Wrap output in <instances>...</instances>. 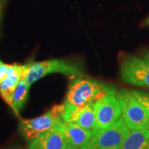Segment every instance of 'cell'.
Here are the masks:
<instances>
[{
	"mask_svg": "<svg viewBox=\"0 0 149 149\" xmlns=\"http://www.w3.org/2000/svg\"><path fill=\"white\" fill-rule=\"evenodd\" d=\"M17 83L13 80L6 77L0 83V95L3 98L6 103L11 107L13 100L15 91Z\"/></svg>",
	"mask_w": 149,
	"mask_h": 149,
	"instance_id": "obj_13",
	"label": "cell"
},
{
	"mask_svg": "<svg viewBox=\"0 0 149 149\" xmlns=\"http://www.w3.org/2000/svg\"><path fill=\"white\" fill-rule=\"evenodd\" d=\"M10 149H21V148H16V147H14V148H10Z\"/></svg>",
	"mask_w": 149,
	"mask_h": 149,
	"instance_id": "obj_20",
	"label": "cell"
},
{
	"mask_svg": "<svg viewBox=\"0 0 149 149\" xmlns=\"http://www.w3.org/2000/svg\"><path fill=\"white\" fill-rule=\"evenodd\" d=\"M80 77H72L67 89L64 103L73 107H83L103 97L115 95L116 89L97 80Z\"/></svg>",
	"mask_w": 149,
	"mask_h": 149,
	"instance_id": "obj_1",
	"label": "cell"
},
{
	"mask_svg": "<svg viewBox=\"0 0 149 149\" xmlns=\"http://www.w3.org/2000/svg\"><path fill=\"white\" fill-rule=\"evenodd\" d=\"M7 68H8V64H5L2 61L0 63V83L6 77Z\"/></svg>",
	"mask_w": 149,
	"mask_h": 149,
	"instance_id": "obj_16",
	"label": "cell"
},
{
	"mask_svg": "<svg viewBox=\"0 0 149 149\" xmlns=\"http://www.w3.org/2000/svg\"><path fill=\"white\" fill-rule=\"evenodd\" d=\"M146 23L148 24H149V17H148V19H147V21H146Z\"/></svg>",
	"mask_w": 149,
	"mask_h": 149,
	"instance_id": "obj_21",
	"label": "cell"
},
{
	"mask_svg": "<svg viewBox=\"0 0 149 149\" xmlns=\"http://www.w3.org/2000/svg\"><path fill=\"white\" fill-rule=\"evenodd\" d=\"M30 87L31 86L28 84L25 79H22L17 85L11 106V109L17 116L19 115L20 111L26 103Z\"/></svg>",
	"mask_w": 149,
	"mask_h": 149,
	"instance_id": "obj_12",
	"label": "cell"
},
{
	"mask_svg": "<svg viewBox=\"0 0 149 149\" xmlns=\"http://www.w3.org/2000/svg\"><path fill=\"white\" fill-rule=\"evenodd\" d=\"M128 131L121 117L109 127L92 130L91 138L80 149H121Z\"/></svg>",
	"mask_w": 149,
	"mask_h": 149,
	"instance_id": "obj_5",
	"label": "cell"
},
{
	"mask_svg": "<svg viewBox=\"0 0 149 149\" xmlns=\"http://www.w3.org/2000/svg\"><path fill=\"white\" fill-rule=\"evenodd\" d=\"M64 110V103L56 104L40 116L33 119H21L19 123V130L24 138L30 142L62 122Z\"/></svg>",
	"mask_w": 149,
	"mask_h": 149,
	"instance_id": "obj_4",
	"label": "cell"
},
{
	"mask_svg": "<svg viewBox=\"0 0 149 149\" xmlns=\"http://www.w3.org/2000/svg\"><path fill=\"white\" fill-rule=\"evenodd\" d=\"M141 58L144 59V60L146 61L147 64H149V51L147 52V53H146L145 54H144Z\"/></svg>",
	"mask_w": 149,
	"mask_h": 149,
	"instance_id": "obj_18",
	"label": "cell"
},
{
	"mask_svg": "<svg viewBox=\"0 0 149 149\" xmlns=\"http://www.w3.org/2000/svg\"><path fill=\"white\" fill-rule=\"evenodd\" d=\"M6 77L13 80L17 83L24 77V65L14 63L13 64H8L6 71Z\"/></svg>",
	"mask_w": 149,
	"mask_h": 149,
	"instance_id": "obj_14",
	"label": "cell"
},
{
	"mask_svg": "<svg viewBox=\"0 0 149 149\" xmlns=\"http://www.w3.org/2000/svg\"><path fill=\"white\" fill-rule=\"evenodd\" d=\"M64 149H80V148H77V147H76V146H72V145H70V144H68L67 145V146L65 147Z\"/></svg>",
	"mask_w": 149,
	"mask_h": 149,
	"instance_id": "obj_19",
	"label": "cell"
},
{
	"mask_svg": "<svg viewBox=\"0 0 149 149\" xmlns=\"http://www.w3.org/2000/svg\"><path fill=\"white\" fill-rule=\"evenodd\" d=\"M122 110V118L129 130H149V117L132 91L122 88L115 93Z\"/></svg>",
	"mask_w": 149,
	"mask_h": 149,
	"instance_id": "obj_3",
	"label": "cell"
},
{
	"mask_svg": "<svg viewBox=\"0 0 149 149\" xmlns=\"http://www.w3.org/2000/svg\"><path fill=\"white\" fill-rule=\"evenodd\" d=\"M120 73L125 83L149 88V64L142 58L126 56L120 62Z\"/></svg>",
	"mask_w": 149,
	"mask_h": 149,
	"instance_id": "obj_6",
	"label": "cell"
},
{
	"mask_svg": "<svg viewBox=\"0 0 149 149\" xmlns=\"http://www.w3.org/2000/svg\"><path fill=\"white\" fill-rule=\"evenodd\" d=\"M132 92L146 110L149 117V93L138 90H132Z\"/></svg>",
	"mask_w": 149,
	"mask_h": 149,
	"instance_id": "obj_15",
	"label": "cell"
},
{
	"mask_svg": "<svg viewBox=\"0 0 149 149\" xmlns=\"http://www.w3.org/2000/svg\"><path fill=\"white\" fill-rule=\"evenodd\" d=\"M61 129L67 143L81 148L89 140L92 135L91 130L85 129L72 123H61Z\"/></svg>",
	"mask_w": 149,
	"mask_h": 149,
	"instance_id": "obj_10",
	"label": "cell"
},
{
	"mask_svg": "<svg viewBox=\"0 0 149 149\" xmlns=\"http://www.w3.org/2000/svg\"><path fill=\"white\" fill-rule=\"evenodd\" d=\"M95 129L109 127L122 117V110L115 94L109 95L95 102Z\"/></svg>",
	"mask_w": 149,
	"mask_h": 149,
	"instance_id": "obj_7",
	"label": "cell"
},
{
	"mask_svg": "<svg viewBox=\"0 0 149 149\" xmlns=\"http://www.w3.org/2000/svg\"><path fill=\"white\" fill-rule=\"evenodd\" d=\"M1 60H0V63H1Z\"/></svg>",
	"mask_w": 149,
	"mask_h": 149,
	"instance_id": "obj_22",
	"label": "cell"
},
{
	"mask_svg": "<svg viewBox=\"0 0 149 149\" xmlns=\"http://www.w3.org/2000/svg\"><path fill=\"white\" fill-rule=\"evenodd\" d=\"M61 123L30 141L27 149H64L68 144L61 131Z\"/></svg>",
	"mask_w": 149,
	"mask_h": 149,
	"instance_id": "obj_9",
	"label": "cell"
},
{
	"mask_svg": "<svg viewBox=\"0 0 149 149\" xmlns=\"http://www.w3.org/2000/svg\"><path fill=\"white\" fill-rule=\"evenodd\" d=\"M5 4H6V0H0V28H1V21H2Z\"/></svg>",
	"mask_w": 149,
	"mask_h": 149,
	"instance_id": "obj_17",
	"label": "cell"
},
{
	"mask_svg": "<svg viewBox=\"0 0 149 149\" xmlns=\"http://www.w3.org/2000/svg\"><path fill=\"white\" fill-rule=\"evenodd\" d=\"M64 104L65 110L62 117L63 122L72 123L91 131L95 129V102L79 107L67 105L64 103Z\"/></svg>",
	"mask_w": 149,
	"mask_h": 149,
	"instance_id": "obj_8",
	"label": "cell"
},
{
	"mask_svg": "<svg viewBox=\"0 0 149 149\" xmlns=\"http://www.w3.org/2000/svg\"><path fill=\"white\" fill-rule=\"evenodd\" d=\"M59 73L71 77L82 76L81 68L66 59H54L24 64V77L30 86L48 74Z\"/></svg>",
	"mask_w": 149,
	"mask_h": 149,
	"instance_id": "obj_2",
	"label": "cell"
},
{
	"mask_svg": "<svg viewBox=\"0 0 149 149\" xmlns=\"http://www.w3.org/2000/svg\"><path fill=\"white\" fill-rule=\"evenodd\" d=\"M121 149H149V130H129Z\"/></svg>",
	"mask_w": 149,
	"mask_h": 149,
	"instance_id": "obj_11",
	"label": "cell"
}]
</instances>
